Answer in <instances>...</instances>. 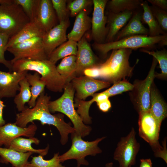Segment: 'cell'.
<instances>
[{
    "label": "cell",
    "instance_id": "cell-29",
    "mask_svg": "<svg viewBox=\"0 0 167 167\" xmlns=\"http://www.w3.org/2000/svg\"><path fill=\"white\" fill-rule=\"evenodd\" d=\"M76 68V57L74 55L64 58L56 66L58 72L66 79L67 82H70L75 76Z\"/></svg>",
    "mask_w": 167,
    "mask_h": 167
},
{
    "label": "cell",
    "instance_id": "cell-16",
    "mask_svg": "<svg viewBox=\"0 0 167 167\" xmlns=\"http://www.w3.org/2000/svg\"><path fill=\"white\" fill-rule=\"evenodd\" d=\"M28 71L5 72L0 70V98L15 97L19 91L20 81Z\"/></svg>",
    "mask_w": 167,
    "mask_h": 167
},
{
    "label": "cell",
    "instance_id": "cell-37",
    "mask_svg": "<svg viewBox=\"0 0 167 167\" xmlns=\"http://www.w3.org/2000/svg\"><path fill=\"white\" fill-rule=\"evenodd\" d=\"M92 3L91 0H75L69 3L67 8L71 17L76 16L79 12Z\"/></svg>",
    "mask_w": 167,
    "mask_h": 167
},
{
    "label": "cell",
    "instance_id": "cell-35",
    "mask_svg": "<svg viewBox=\"0 0 167 167\" xmlns=\"http://www.w3.org/2000/svg\"><path fill=\"white\" fill-rule=\"evenodd\" d=\"M133 88V84L126 79H123L114 83L112 86L104 92L109 97L124 92L131 91Z\"/></svg>",
    "mask_w": 167,
    "mask_h": 167
},
{
    "label": "cell",
    "instance_id": "cell-18",
    "mask_svg": "<svg viewBox=\"0 0 167 167\" xmlns=\"http://www.w3.org/2000/svg\"><path fill=\"white\" fill-rule=\"evenodd\" d=\"M142 13L139 10L134 11L131 19L126 25L118 33L114 41L133 36H148V29L144 27L142 21Z\"/></svg>",
    "mask_w": 167,
    "mask_h": 167
},
{
    "label": "cell",
    "instance_id": "cell-34",
    "mask_svg": "<svg viewBox=\"0 0 167 167\" xmlns=\"http://www.w3.org/2000/svg\"><path fill=\"white\" fill-rule=\"evenodd\" d=\"M14 3L21 6L30 20L36 19L40 0H14Z\"/></svg>",
    "mask_w": 167,
    "mask_h": 167
},
{
    "label": "cell",
    "instance_id": "cell-14",
    "mask_svg": "<svg viewBox=\"0 0 167 167\" xmlns=\"http://www.w3.org/2000/svg\"><path fill=\"white\" fill-rule=\"evenodd\" d=\"M69 24V19L59 23L43 35L42 42L48 59L55 49L67 41L66 32Z\"/></svg>",
    "mask_w": 167,
    "mask_h": 167
},
{
    "label": "cell",
    "instance_id": "cell-13",
    "mask_svg": "<svg viewBox=\"0 0 167 167\" xmlns=\"http://www.w3.org/2000/svg\"><path fill=\"white\" fill-rule=\"evenodd\" d=\"M71 81L76 91L75 98L83 101L99 90L108 87L110 84L105 81L96 80L86 75L75 76Z\"/></svg>",
    "mask_w": 167,
    "mask_h": 167
},
{
    "label": "cell",
    "instance_id": "cell-31",
    "mask_svg": "<svg viewBox=\"0 0 167 167\" xmlns=\"http://www.w3.org/2000/svg\"><path fill=\"white\" fill-rule=\"evenodd\" d=\"M143 1L141 0H112L109 3L110 12L118 13L126 11L134 12L139 9Z\"/></svg>",
    "mask_w": 167,
    "mask_h": 167
},
{
    "label": "cell",
    "instance_id": "cell-1",
    "mask_svg": "<svg viewBox=\"0 0 167 167\" xmlns=\"http://www.w3.org/2000/svg\"><path fill=\"white\" fill-rule=\"evenodd\" d=\"M50 99V96L44 91L37 99L34 107L32 108L26 107L24 111L16 114L15 123L23 128L26 127L28 123H32L35 120L40 121L43 125H53L59 131L61 143L64 145L68 141V135L75 132V130L70 124L65 122L62 114L51 113L48 107Z\"/></svg>",
    "mask_w": 167,
    "mask_h": 167
},
{
    "label": "cell",
    "instance_id": "cell-12",
    "mask_svg": "<svg viewBox=\"0 0 167 167\" xmlns=\"http://www.w3.org/2000/svg\"><path fill=\"white\" fill-rule=\"evenodd\" d=\"M107 0H93V11L91 19L92 36L96 43H104L107 35L108 29L106 27L107 17L105 10Z\"/></svg>",
    "mask_w": 167,
    "mask_h": 167
},
{
    "label": "cell",
    "instance_id": "cell-15",
    "mask_svg": "<svg viewBox=\"0 0 167 167\" xmlns=\"http://www.w3.org/2000/svg\"><path fill=\"white\" fill-rule=\"evenodd\" d=\"M37 127L34 123L23 128L15 123H8L0 126V147L4 145L9 148L11 142L15 139L21 136L28 138L34 137Z\"/></svg>",
    "mask_w": 167,
    "mask_h": 167
},
{
    "label": "cell",
    "instance_id": "cell-26",
    "mask_svg": "<svg viewBox=\"0 0 167 167\" xmlns=\"http://www.w3.org/2000/svg\"><path fill=\"white\" fill-rule=\"evenodd\" d=\"M141 6L143 10L142 15V23L147 24L149 27V35L151 36L167 34L161 28L153 15L147 1H143Z\"/></svg>",
    "mask_w": 167,
    "mask_h": 167
},
{
    "label": "cell",
    "instance_id": "cell-23",
    "mask_svg": "<svg viewBox=\"0 0 167 167\" xmlns=\"http://www.w3.org/2000/svg\"><path fill=\"white\" fill-rule=\"evenodd\" d=\"M150 103L151 112L159 121L162 123L167 116V104L154 82L151 87Z\"/></svg>",
    "mask_w": 167,
    "mask_h": 167
},
{
    "label": "cell",
    "instance_id": "cell-19",
    "mask_svg": "<svg viewBox=\"0 0 167 167\" xmlns=\"http://www.w3.org/2000/svg\"><path fill=\"white\" fill-rule=\"evenodd\" d=\"M133 13V11H128L118 13L110 12L107 17L108 32L105 43L114 41L116 35L127 24Z\"/></svg>",
    "mask_w": 167,
    "mask_h": 167
},
{
    "label": "cell",
    "instance_id": "cell-22",
    "mask_svg": "<svg viewBox=\"0 0 167 167\" xmlns=\"http://www.w3.org/2000/svg\"><path fill=\"white\" fill-rule=\"evenodd\" d=\"M33 153L32 152L22 153L10 148L0 147V162L10 163L14 167H25L29 157Z\"/></svg>",
    "mask_w": 167,
    "mask_h": 167
},
{
    "label": "cell",
    "instance_id": "cell-38",
    "mask_svg": "<svg viewBox=\"0 0 167 167\" xmlns=\"http://www.w3.org/2000/svg\"><path fill=\"white\" fill-rule=\"evenodd\" d=\"M9 38L6 34L0 32V63L7 68L10 72H12V65L11 60H6L4 56L6 47Z\"/></svg>",
    "mask_w": 167,
    "mask_h": 167
},
{
    "label": "cell",
    "instance_id": "cell-6",
    "mask_svg": "<svg viewBox=\"0 0 167 167\" xmlns=\"http://www.w3.org/2000/svg\"><path fill=\"white\" fill-rule=\"evenodd\" d=\"M138 114L139 136L149 144L155 156L162 158L167 164L166 144L162 148L159 141L161 123L153 116L150 110Z\"/></svg>",
    "mask_w": 167,
    "mask_h": 167
},
{
    "label": "cell",
    "instance_id": "cell-4",
    "mask_svg": "<svg viewBox=\"0 0 167 167\" xmlns=\"http://www.w3.org/2000/svg\"><path fill=\"white\" fill-rule=\"evenodd\" d=\"M62 96L48 104L51 113L59 112L66 115L70 119L74 125L75 133L83 138L88 135L92 130L91 127L86 125L75 110L74 103L75 90L71 83L67 82Z\"/></svg>",
    "mask_w": 167,
    "mask_h": 167
},
{
    "label": "cell",
    "instance_id": "cell-33",
    "mask_svg": "<svg viewBox=\"0 0 167 167\" xmlns=\"http://www.w3.org/2000/svg\"><path fill=\"white\" fill-rule=\"evenodd\" d=\"M59 156V152L55 153L51 159L45 160L43 156L39 155L38 156L33 157L25 167H65L60 161Z\"/></svg>",
    "mask_w": 167,
    "mask_h": 167
},
{
    "label": "cell",
    "instance_id": "cell-21",
    "mask_svg": "<svg viewBox=\"0 0 167 167\" xmlns=\"http://www.w3.org/2000/svg\"><path fill=\"white\" fill-rule=\"evenodd\" d=\"M36 20L45 32L57 25L51 0H40Z\"/></svg>",
    "mask_w": 167,
    "mask_h": 167
},
{
    "label": "cell",
    "instance_id": "cell-24",
    "mask_svg": "<svg viewBox=\"0 0 167 167\" xmlns=\"http://www.w3.org/2000/svg\"><path fill=\"white\" fill-rule=\"evenodd\" d=\"M91 20L86 10L79 12L76 16L72 30L67 35L68 40L79 41L91 27Z\"/></svg>",
    "mask_w": 167,
    "mask_h": 167
},
{
    "label": "cell",
    "instance_id": "cell-44",
    "mask_svg": "<svg viewBox=\"0 0 167 167\" xmlns=\"http://www.w3.org/2000/svg\"><path fill=\"white\" fill-rule=\"evenodd\" d=\"M139 167H152V162L150 159H141Z\"/></svg>",
    "mask_w": 167,
    "mask_h": 167
},
{
    "label": "cell",
    "instance_id": "cell-45",
    "mask_svg": "<svg viewBox=\"0 0 167 167\" xmlns=\"http://www.w3.org/2000/svg\"><path fill=\"white\" fill-rule=\"evenodd\" d=\"M105 167H113L112 162L108 163L105 165Z\"/></svg>",
    "mask_w": 167,
    "mask_h": 167
},
{
    "label": "cell",
    "instance_id": "cell-32",
    "mask_svg": "<svg viewBox=\"0 0 167 167\" xmlns=\"http://www.w3.org/2000/svg\"><path fill=\"white\" fill-rule=\"evenodd\" d=\"M141 52L152 55L159 63V67L161 69L160 73L155 74V77L161 79H165L167 77V52L164 49L160 50L150 51L146 49L141 48Z\"/></svg>",
    "mask_w": 167,
    "mask_h": 167
},
{
    "label": "cell",
    "instance_id": "cell-30",
    "mask_svg": "<svg viewBox=\"0 0 167 167\" xmlns=\"http://www.w3.org/2000/svg\"><path fill=\"white\" fill-rule=\"evenodd\" d=\"M19 85V92L15 96L14 101L18 111L20 112L26 108L25 104L30 101L31 93L30 84L25 77L20 81Z\"/></svg>",
    "mask_w": 167,
    "mask_h": 167
},
{
    "label": "cell",
    "instance_id": "cell-41",
    "mask_svg": "<svg viewBox=\"0 0 167 167\" xmlns=\"http://www.w3.org/2000/svg\"><path fill=\"white\" fill-rule=\"evenodd\" d=\"M96 104L99 109L104 112H108L111 107V103L109 99L99 102Z\"/></svg>",
    "mask_w": 167,
    "mask_h": 167
},
{
    "label": "cell",
    "instance_id": "cell-42",
    "mask_svg": "<svg viewBox=\"0 0 167 167\" xmlns=\"http://www.w3.org/2000/svg\"><path fill=\"white\" fill-rule=\"evenodd\" d=\"M147 1L151 3L152 6L167 11V0H148Z\"/></svg>",
    "mask_w": 167,
    "mask_h": 167
},
{
    "label": "cell",
    "instance_id": "cell-40",
    "mask_svg": "<svg viewBox=\"0 0 167 167\" xmlns=\"http://www.w3.org/2000/svg\"><path fill=\"white\" fill-rule=\"evenodd\" d=\"M99 64L86 69L84 71V74L93 78L100 77L101 72Z\"/></svg>",
    "mask_w": 167,
    "mask_h": 167
},
{
    "label": "cell",
    "instance_id": "cell-36",
    "mask_svg": "<svg viewBox=\"0 0 167 167\" xmlns=\"http://www.w3.org/2000/svg\"><path fill=\"white\" fill-rule=\"evenodd\" d=\"M51 1L59 23L69 19V11L66 6V0Z\"/></svg>",
    "mask_w": 167,
    "mask_h": 167
},
{
    "label": "cell",
    "instance_id": "cell-28",
    "mask_svg": "<svg viewBox=\"0 0 167 167\" xmlns=\"http://www.w3.org/2000/svg\"><path fill=\"white\" fill-rule=\"evenodd\" d=\"M77 42L68 40L55 49L48 58L54 64L60 59L70 55L76 56L77 52Z\"/></svg>",
    "mask_w": 167,
    "mask_h": 167
},
{
    "label": "cell",
    "instance_id": "cell-8",
    "mask_svg": "<svg viewBox=\"0 0 167 167\" xmlns=\"http://www.w3.org/2000/svg\"><path fill=\"white\" fill-rule=\"evenodd\" d=\"M72 145L66 152L59 156L61 163L66 161L74 159L77 161V167L81 165H88V162L85 159L87 156H95L102 152V150L98 147V143L105 139L106 137L98 138L92 141H85L75 132L71 134Z\"/></svg>",
    "mask_w": 167,
    "mask_h": 167
},
{
    "label": "cell",
    "instance_id": "cell-11",
    "mask_svg": "<svg viewBox=\"0 0 167 167\" xmlns=\"http://www.w3.org/2000/svg\"><path fill=\"white\" fill-rule=\"evenodd\" d=\"M42 37H36L6 49L14 56L11 60L12 65L22 59L34 60L48 59L43 47Z\"/></svg>",
    "mask_w": 167,
    "mask_h": 167
},
{
    "label": "cell",
    "instance_id": "cell-17",
    "mask_svg": "<svg viewBox=\"0 0 167 167\" xmlns=\"http://www.w3.org/2000/svg\"><path fill=\"white\" fill-rule=\"evenodd\" d=\"M77 43L75 76L76 75L81 76L84 74L85 70L99 64L97 63V59L85 37L83 36Z\"/></svg>",
    "mask_w": 167,
    "mask_h": 167
},
{
    "label": "cell",
    "instance_id": "cell-7",
    "mask_svg": "<svg viewBox=\"0 0 167 167\" xmlns=\"http://www.w3.org/2000/svg\"><path fill=\"white\" fill-rule=\"evenodd\" d=\"M30 21L21 6L15 4L14 0L0 4V32L9 38Z\"/></svg>",
    "mask_w": 167,
    "mask_h": 167
},
{
    "label": "cell",
    "instance_id": "cell-25",
    "mask_svg": "<svg viewBox=\"0 0 167 167\" xmlns=\"http://www.w3.org/2000/svg\"><path fill=\"white\" fill-rule=\"evenodd\" d=\"M40 140L36 138L33 137L25 138L21 137L15 139L11 142L9 148L18 152L26 153L32 152L42 155L45 156L48 153L49 149V145L44 149H35L32 146V144L34 143L38 145Z\"/></svg>",
    "mask_w": 167,
    "mask_h": 167
},
{
    "label": "cell",
    "instance_id": "cell-43",
    "mask_svg": "<svg viewBox=\"0 0 167 167\" xmlns=\"http://www.w3.org/2000/svg\"><path fill=\"white\" fill-rule=\"evenodd\" d=\"M6 106L3 101L0 98V126L6 124V121L4 119L3 115V111L4 108Z\"/></svg>",
    "mask_w": 167,
    "mask_h": 167
},
{
    "label": "cell",
    "instance_id": "cell-9",
    "mask_svg": "<svg viewBox=\"0 0 167 167\" xmlns=\"http://www.w3.org/2000/svg\"><path fill=\"white\" fill-rule=\"evenodd\" d=\"M158 62L154 58L150 69L146 78L136 80L133 84L134 88L130 92L131 101L138 113L150 110L151 87L155 78V69Z\"/></svg>",
    "mask_w": 167,
    "mask_h": 167
},
{
    "label": "cell",
    "instance_id": "cell-3",
    "mask_svg": "<svg viewBox=\"0 0 167 167\" xmlns=\"http://www.w3.org/2000/svg\"><path fill=\"white\" fill-rule=\"evenodd\" d=\"M132 49H128L113 50L109 58L99 64L100 78L113 83L131 76L134 66H130L129 58Z\"/></svg>",
    "mask_w": 167,
    "mask_h": 167
},
{
    "label": "cell",
    "instance_id": "cell-5",
    "mask_svg": "<svg viewBox=\"0 0 167 167\" xmlns=\"http://www.w3.org/2000/svg\"><path fill=\"white\" fill-rule=\"evenodd\" d=\"M167 34L151 36L148 35H135L119 40L102 43H95L94 48L103 56H106L111 50L128 49L132 50L143 48L148 50L157 46L167 45Z\"/></svg>",
    "mask_w": 167,
    "mask_h": 167
},
{
    "label": "cell",
    "instance_id": "cell-10",
    "mask_svg": "<svg viewBox=\"0 0 167 167\" xmlns=\"http://www.w3.org/2000/svg\"><path fill=\"white\" fill-rule=\"evenodd\" d=\"M134 128L125 137L121 138L113 154V159L118 161L119 167H131L135 164L140 147L135 137Z\"/></svg>",
    "mask_w": 167,
    "mask_h": 167
},
{
    "label": "cell",
    "instance_id": "cell-20",
    "mask_svg": "<svg viewBox=\"0 0 167 167\" xmlns=\"http://www.w3.org/2000/svg\"><path fill=\"white\" fill-rule=\"evenodd\" d=\"M45 32L36 20L30 21L16 34L9 38L6 49L34 37H42Z\"/></svg>",
    "mask_w": 167,
    "mask_h": 167
},
{
    "label": "cell",
    "instance_id": "cell-27",
    "mask_svg": "<svg viewBox=\"0 0 167 167\" xmlns=\"http://www.w3.org/2000/svg\"><path fill=\"white\" fill-rule=\"evenodd\" d=\"M40 75L35 72L33 74L27 73L25 76L31 87V98L28 103L29 108H32L36 105L37 99L44 91L46 84L45 82L41 79Z\"/></svg>",
    "mask_w": 167,
    "mask_h": 167
},
{
    "label": "cell",
    "instance_id": "cell-2",
    "mask_svg": "<svg viewBox=\"0 0 167 167\" xmlns=\"http://www.w3.org/2000/svg\"><path fill=\"white\" fill-rule=\"evenodd\" d=\"M35 71L41 75V79L45 82L46 88L52 92H62L67 82L58 71L55 64L48 59H22L13 64V71Z\"/></svg>",
    "mask_w": 167,
    "mask_h": 167
},
{
    "label": "cell",
    "instance_id": "cell-39",
    "mask_svg": "<svg viewBox=\"0 0 167 167\" xmlns=\"http://www.w3.org/2000/svg\"><path fill=\"white\" fill-rule=\"evenodd\" d=\"M152 12L161 29L165 32L167 31V12L155 6H150Z\"/></svg>",
    "mask_w": 167,
    "mask_h": 167
}]
</instances>
